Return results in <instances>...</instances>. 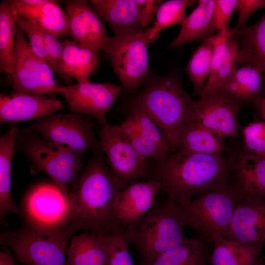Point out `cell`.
<instances>
[{"label": "cell", "instance_id": "37", "mask_svg": "<svg viewBox=\"0 0 265 265\" xmlns=\"http://www.w3.org/2000/svg\"><path fill=\"white\" fill-rule=\"evenodd\" d=\"M246 152L265 157V121L251 123L240 128Z\"/></svg>", "mask_w": 265, "mask_h": 265}, {"label": "cell", "instance_id": "28", "mask_svg": "<svg viewBox=\"0 0 265 265\" xmlns=\"http://www.w3.org/2000/svg\"><path fill=\"white\" fill-rule=\"evenodd\" d=\"M226 149L224 138L196 121L186 124L178 135L177 150L203 154L224 155Z\"/></svg>", "mask_w": 265, "mask_h": 265}, {"label": "cell", "instance_id": "13", "mask_svg": "<svg viewBox=\"0 0 265 265\" xmlns=\"http://www.w3.org/2000/svg\"><path fill=\"white\" fill-rule=\"evenodd\" d=\"M122 86L109 82H77L57 85L53 93L62 96L72 112L95 118L101 126L107 124L106 112L118 99Z\"/></svg>", "mask_w": 265, "mask_h": 265}, {"label": "cell", "instance_id": "1", "mask_svg": "<svg viewBox=\"0 0 265 265\" xmlns=\"http://www.w3.org/2000/svg\"><path fill=\"white\" fill-rule=\"evenodd\" d=\"M103 156L99 145L69 192L75 225L79 230L97 235L127 229L118 221L115 208L121 192L129 184L112 171Z\"/></svg>", "mask_w": 265, "mask_h": 265}, {"label": "cell", "instance_id": "33", "mask_svg": "<svg viewBox=\"0 0 265 265\" xmlns=\"http://www.w3.org/2000/svg\"><path fill=\"white\" fill-rule=\"evenodd\" d=\"M213 52V45L210 37L203 40L185 68L192 83L195 95H200L209 76Z\"/></svg>", "mask_w": 265, "mask_h": 265}, {"label": "cell", "instance_id": "32", "mask_svg": "<svg viewBox=\"0 0 265 265\" xmlns=\"http://www.w3.org/2000/svg\"><path fill=\"white\" fill-rule=\"evenodd\" d=\"M15 12L8 0L0 3V71L13 75L16 41Z\"/></svg>", "mask_w": 265, "mask_h": 265}, {"label": "cell", "instance_id": "11", "mask_svg": "<svg viewBox=\"0 0 265 265\" xmlns=\"http://www.w3.org/2000/svg\"><path fill=\"white\" fill-rule=\"evenodd\" d=\"M50 65L33 52L17 25L11 95L54 93L56 84Z\"/></svg>", "mask_w": 265, "mask_h": 265}, {"label": "cell", "instance_id": "15", "mask_svg": "<svg viewBox=\"0 0 265 265\" xmlns=\"http://www.w3.org/2000/svg\"><path fill=\"white\" fill-rule=\"evenodd\" d=\"M70 19V32L73 40L95 52H107L110 36L100 15L90 1H64Z\"/></svg>", "mask_w": 265, "mask_h": 265}, {"label": "cell", "instance_id": "44", "mask_svg": "<svg viewBox=\"0 0 265 265\" xmlns=\"http://www.w3.org/2000/svg\"><path fill=\"white\" fill-rule=\"evenodd\" d=\"M0 265H17L7 249H4L0 252Z\"/></svg>", "mask_w": 265, "mask_h": 265}, {"label": "cell", "instance_id": "14", "mask_svg": "<svg viewBox=\"0 0 265 265\" xmlns=\"http://www.w3.org/2000/svg\"><path fill=\"white\" fill-rule=\"evenodd\" d=\"M200 96L195 121L222 138L238 136L240 127L237 116L246 103L220 90Z\"/></svg>", "mask_w": 265, "mask_h": 265}, {"label": "cell", "instance_id": "12", "mask_svg": "<svg viewBox=\"0 0 265 265\" xmlns=\"http://www.w3.org/2000/svg\"><path fill=\"white\" fill-rule=\"evenodd\" d=\"M99 144L108 166L126 183L148 176L151 165L138 154L120 125L101 126Z\"/></svg>", "mask_w": 265, "mask_h": 265}, {"label": "cell", "instance_id": "38", "mask_svg": "<svg viewBox=\"0 0 265 265\" xmlns=\"http://www.w3.org/2000/svg\"><path fill=\"white\" fill-rule=\"evenodd\" d=\"M15 19L17 25L27 37L28 43L33 52L39 58L49 65L46 46L40 28L26 18L16 12Z\"/></svg>", "mask_w": 265, "mask_h": 265}, {"label": "cell", "instance_id": "10", "mask_svg": "<svg viewBox=\"0 0 265 265\" xmlns=\"http://www.w3.org/2000/svg\"><path fill=\"white\" fill-rule=\"evenodd\" d=\"M88 116L72 111L57 113L38 120L23 131L36 132L45 140L84 154L93 152L100 145L92 131L94 124Z\"/></svg>", "mask_w": 265, "mask_h": 265}, {"label": "cell", "instance_id": "40", "mask_svg": "<svg viewBox=\"0 0 265 265\" xmlns=\"http://www.w3.org/2000/svg\"><path fill=\"white\" fill-rule=\"evenodd\" d=\"M238 2V0H214L212 18L217 29L223 30L228 28Z\"/></svg>", "mask_w": 265, "mask_h": 265}, {"label": "cell", "instance_id": "2", "mask_svg": "<svg viewBox=\"0 0 265 265\" xmlns=\"http://www.w3.org/2000/svg\"><path fill=\"white\" fill-rule=\"evenodd\" d=\"M236 154L215 155L178 149L150 166L149 179L157 181L176 204L207 192L233 179Z\"/></svg>", "mask_w": 265, "mask_h": 265}, {"label": "cell", "instance_id": "4", "mask_svg": "<svg viewBox=\"0 0 265 265\" xmlns=\"http://www.w3.org/2000/svg\"><path fill=\"white\" fill-rule=\"evenodd\" d=\"M185 226L177 204L166 198L128 229L131 243L140 256L141 265L151 263L185 241L187 239Z\"/></svg>", "mask_w": 265, "mask_h": 265}, {"label": "cell", "instance_id": "9", "mask_svg": "<svg viewBox=\"0 0 265 265\" xmlns=\"http://www.w3.org/2000/svg\"><path fill=\"white\" fill-rule=\"evenodd\" d=\"M151 31V26L136 34L109 37L106 53L114 72L127 93L136 90L147 75Z\"/></svg>", "mask_w": 265, "mask_h": 265}, {"label": "cell", "instance_id": "42", "mask_svg": "<svg viewBox=\"0 0 265 265\" xmlns=\"http://www.w3.org/2000/svg\"><path fill=\"white\" fill-rule=\"evenodd\" d=\"M265 8V0H238L237 8L238 21L236 25L240 29L246 27L249 16L261 8Z\"/></svg>", "mask_w": 265, "mask_h": 265}, {"label": "cell", "instance_id": "35", "mask_svg": "<svg viewBox=\"0 0 265 265\" xmlns=\"http://www.w3.org/2000/svg\"><path fill=\"white\" fill-rule=\"evenodd\" d=\"M122 123L162 148L172 152L170 144L162 131L143 110L133 108Z\"/></svg>", "mask_w": 265, "mask_h": 265}, {"label": "cell", "instance_id": "29", "mask_svg": "<svg viewBox=\"0 0 265 265\" xmlns=\"http://www.w3.org/2000/svg\"><path fill=\"white\" fill-rule=\"evenodd\" d=\"M209 242L198 234L143 265H209Z\"/></svg>", "mask_w": 265, "mask_h": 265}, {"label": "cell", "instance_id": "30", "mask_svg": "<svg viewBox=\"0 0 265 265\" xmlns=\"http://www.w3.org/2000/svg\"><path fill=\"white\" fill-rule=\"evenodd\" d=\"M264 86L261 71L247 65L237 68L218 90L238 100L252 103L263 95Z\"/></svg>", "mask_w": 265, "mask_h": 265}, {"label": "cell", "instance_id": "43", "mask_svg": "<svg viewBox=\"0 0 265 265\" xmlns=\"http://www.w3.org/2000/svg\"><path fill=\"white\" fill-rule=\"evenodd\" d=\"M265 121V92L251 103Z\"/></svg>", "mask_w": 265, "mask_h": 265}, {"label": "cell", "instance_id": "20", "mask_svg": "<svg viewBox=\"0 0 265 265\" xmlns=\"http://www.w3.org/2000/svg\"><path fill=\"white\" fill-rule=\"evenodd\" d=\"M98 14L107 22L116 37L144 31L133 0H89Z\"/></svg>", "mask_w": 265, "mask_h": 265}, {"label": "cell", "instance_id": "39", "mask_svg": "<svg viewBox=\"0 0 265 265\" xmlns=\"http://www.w3.org/2000/svg\"><path fill=\"white\" fill-rule=\"evenodd\" d=\"M43 36L49 61L52 70L67 82H70L65 75L61 66L63 51L62 42L52 35L40 29Z\"/></svg>", "mask_w": 265, "mask_h": 265}, {"label": "cell", "instance_id": "3", "mask_svg": "<svg viewBox=\"0 0 265 265\" xmlns=\"http://www.w3.org/2000/svg\"><path fill=\"white\" fill-rule=\"evenodd\" d=\"M196 105V101L184 89L180 77L172 74L147 83L133 108L143 110L153 119L174 152L180 131L195 121Z\"/></svg>", "mask_w": 265, "mask_h": 265}, {"label": "cell", "instance_id": "23", "mask_svg": "<svg viewBox=\"0 0 265 265\" xmlns=\"http://www.w3.org/2000/svg\"><path fill=\"white\" fill-rule=\"evenodd\" d=\"M212 265H256L265 244L234 241L222 236L214 238Z\"/></svg>", "mask_w": 265, "mask_h": 265}, {"label": "cell", "instance_id": "24", "mask_svg": "<svg viewBox=\"0 0 265 265\" xmlns=\"http://www.w3.org/2000/svg\"><path fill=\"white\" fill-rule=\"evenodd\" d=\"M62 70L70 81L74 79L78 83L89 81V78L98 69L97 52L84 47L74 40L62 42Z\"/></svg>", "mask_w": 265, "mask_h": 265}, {"label": "cell", "instance_id": "27", "mask_svg": "<svg viewBox=\"0 0 265 265\" xmlns=\"http://www.w3.org/2000/svg\"><path fill=\"white\" fill-rule=\"evenodd\" d=\"M214 0H198L197 6L187 17L177 37L169 48H174L190 42L211 37L217 29L212 15Z\"/></svg>", "mask_w": 265, "mask_h": 265}, {"label": "cell", "instance_id": "19", "mask_svg": "<svg viewBox=\"0 0 265 265\" xmlns=\"http://www.w3.org/2000/svg\"><path fill=\"white\" fill-rule=\"evenodd\" d=\"M8 1L16 13L57 39L69 33L70 19L66 11L58 4L59 1L50 0L40 5L30 4L24 0Z\"/></svg>", "mask_w": 265, "mask_h": 265}, {"label": "cell", "instance_id": "25", "mask_svg": "<svg viewBox=\"0 0 265 265\" xmlns=\"http://www.w3.org/2000/svg\"><path fill=\"white\" fill-rule=\"evenodd\" d=\"M107 254L106 235L84 232L71 237L65 265H106Z\"/></svg>", "mask_w": 265, "mask_h": 265}, {"label": "cell", "instance_id": "8", "mask_svg": "<svg viewBox=\"0 0 265 265\" xmlns=\"http://www.w3.org/2000/svg\"><path fill=\"white\" fill-rule=\"evenodd\" d=\"M70 233L43 235L27 227L0 235V244L25 265H65Z\"/></svg>", "mask_w": 265, "mask_h": 265}, {"label": "cell", "instance_id": "45", "mask_svg": "<svg viewBox=\"0 0 265 265\" xmlns=\"http://www.w3.org/2000/svg\"><path fill=\"white\" fill-rule=\"evenodd\" d=\"M256 265H265V264L259 263V262Z\"/></svg>", "mask_w": 265, "mask_h": 265}, {"label": "cell", "instance_id": "34", "mask_svg": "<svg viewBox=\"0 0 265 265\" xmlns=\"http://www.w3.org/2000/svg\"><path fill=\"white\" fill-rule=\"evenodd\" d=\"M198 3L195 0H169L162 2L156 14V21L151 26L152 41L157 39L165 28L176 24L183 25L186 19L187 7Z\"/></svg>", "mask_w": 265, "mask_h": 265}, {"label": "cell", "instance_id": "36", "mask_svg": "<svg viewBox=\"0 0 265 265\" xmlns=\"http://www.w3.org/2000/svg\"><path fill=\"white\" fill-rule=\"evenodd\" d=\"M107 254L106 265H134L129 249L128 229L106 235Z\"/></svg>", "mask_w": 265, "mask_h": 265}, {"label": "cell", "instance_id": "5", "mask_svg": "<svg viewBox=\"0 0 265 265\" xmlns=\"http://www.w3.org/2000/svg\"><path fill=\"white\" fill-rule=\"evenodd\" d=\"M243 198L233 179L196 198L177 204L185 226L210 243L214 237H224L238 203Z\"/></svg>", "mask_w": 265, "mask_h": 265}, {"label": "cell", "instance_id": "22", "mask_svg": "<svg viewBox=\"0 0 265 265\" xmlns=\"http://www.w3.org/2000/svg\"><path fill=\"white\" fill-rule=\"evenodd\" d=\"M238 35L213 44L210 74L200 95L218 90L238 68L237 57L240 51Z\"/></svg>", "mask_w": 265, "mask_h": 265}, {"label": "cell", "instance_id": "7", "mask_svg": "<svg viewBox=\"0 0 265 265\" xmlns=\"http://www.w3.org/2000/svg\"><path fill=\"white\" fill-rule=\"evenodd\" d=\"M24 153L35 169L45 173L53 184L67 193L82 170V154L40 137L29 139Z\"/></svg>", "mask_w": 265, "mask_h": 265}, {"label": "cell", "instance_id": "31", "mask_svg": "<svg viewBox=\"0 0 265 265\" xmlns=\"http://www.w3.org/2000/svg\"><path fill=\"white\" fill-rule=\"evenodd\" d=\"M240 51L237 57L238 66L244 63L253 66L263 73L265 92V12L254 25L240 29Z\"/></svg>", "mask_w": 265, "mask_h": 265}, {"label": "cell", "instance_id": "18", "mask_svg": "<svg viewBox=\"0 0 265 265\" xmlns=\"http://www.w3.org/2000/svg\"><path fill=\"white\" fill-rule=\"evenodd\" d=\"M159 190V183L152 179L129 183L121 192L116 205L115 215L120 224L129 229L157 205L156 197Z\"/></svg>", "mask_w": 265, "mask_h": 265}, {"label": "cell", "instance_id": "6", "mask_svg": "<svg viewBox=\"0 0 265 265\" xmlns=\"http://www.w3.org/2000/svg\"><path fill=\"white\" fill-rule=\"evenodd\" d=\"M26 227L43 235H74L79 230L73 220L70 193L53 183L35 186L26 196L22 210Z\"/></svg>", "mask_w": 265, "mask_h": 265}, {"label": "cell", "instance_id": "41", "mask_svg": "<svg viewBox=\"0 0 265 265\" xmlns=\"http://www.w3.org/2000/svg\"><path fill=\"white\" fill-rule=\"evenodd\" d=\"M162 2L160 0H134L138 17L145 30Z\"/></svg>", "mask_w": 265, "mask_h": 265}, {"label": "cell", "instance_id": "17", "mask_svg": "<svg viewBox=\"0 0 265 265\" xmlns=\"http://www.w3.org/2000/svg\"><path fill=\"white\" fill-rule=\"evenodd\" d=\"M224 238L265 244V198L243 197L236 206Z\"/></svg>", "mask_w": 265, "mask_h": 265}, {"label": "cell", "instance_id": "26", "mask_svg": "<svg viewBox=\"0 0 265 265\" xmlns=\"http://www.w3.org/2000/svg\"><path fill=\"white\" fill-rule=\"evenodd\" d=\"M19 131L13 127L0 137V218L10 213L23 215L11 194V168L15 142Z\"/></svg>", "mask_w": 265, "mask_h": 265}, {"label": "cell", "instance_id": "21", "mask_svg": "<svg viewBox=\"0 0 265 265\" xmlns=\"http://www.w3.org/2000/svg\"><path fill=\"white\" fill-rule=\"evenodd\" d=\"M233 179L243 197L265 198V157L238 152Z\"/></svg>", "mask_w": 265, "mask_h": 265}, {"label": "cell", "instance_id": "16", "mask_svg": "<svg viewBox=\"0 0 265 265\" xmlns=\"http://www.w3.org/2000/svg\"><path fill=\"white\" fill-rule=\"evenodd\" d=\"M63 103L44 95H0V123L12 124L41 119L58 113Z\"/></svg>", "mask_w": 265, "mask_h": 265}]
</instances>
